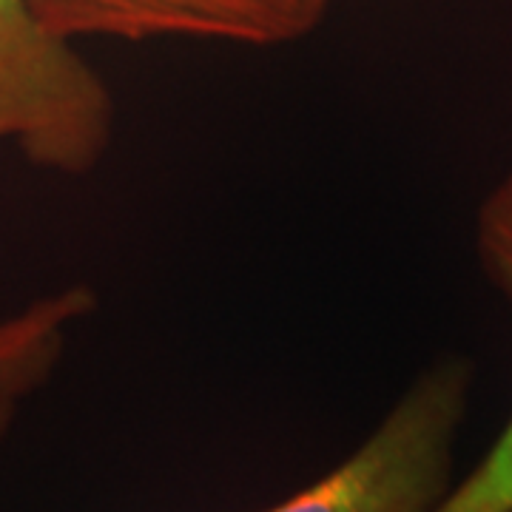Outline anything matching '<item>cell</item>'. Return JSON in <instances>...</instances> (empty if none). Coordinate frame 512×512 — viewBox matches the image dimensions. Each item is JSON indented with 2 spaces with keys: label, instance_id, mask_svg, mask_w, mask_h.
Instances as JSON below:
<instances>
[{
  "label": "cell",
  "instance_id": "1",
  "mask_svg": "<svg viewBox=\"0 0 512 512\" xmlns=\"http://www.w3.org/2000/svg\"><path fill=\"white\" fill-rule=\"evenodd\" d=\"M114 137L109 86L74 46L43 29L29 0H0V146L80 177Z\"/></svg>",
  "mask_w": 512,
  "mask_h": 512
},
{
  "label": "cell",
  "instance_id": "2",
  "mask_svg": "<svg viewBox=\"0 0 512 512\" xmlns=\"http://www.w3.org/2000/svg\"><path fill=\"white\" fill-rule=\"evenodd\" d=\"M470 382L464 359L430 367L353 456L265 512H430L450 490Z\"/></svg>",
  "mask_w": 512,
  "mask_h": 512
},
{
  "label": "cell",
  "instance_id": "3",
  "mask_svg": "<svg viewBox=\"0 0 512 512\" xmlns=\"http://www.w3.org/2000/svg\"><path fill=\"white\" fill-rule=\"evenodd\" d=\"M330 0H29L46 32L63 40H220L285 46L322 23Z\"/></svg>",
  "mask_w": 512,
  "mask_h": 512
},
{
  "label": "cell",
  "instance_id": "4",
  "mask_svg": "<svg viewBox=\"0 0 512 512\" xmlns=\"http://www.w3.org/2000/svg\"><path fill=\"white\" fill-rule=\"evenodd\" d=\"M97 305L86 285L43 296L0 322V439L9 433L20 404L49 382L66 350L69 330Z\"/></svg>",
  "mask_w": 512,
  "mask_h": 512
},
{
  "label": "cell",
  "instance_id": "5",
  "mask_svg": "<svg viewBox=\"0 0 512 512\" xmlns=\"http://www.w3.org/2000/svg\"><path fill=\"white\" fill-rule=\"evenodd\" d=\"M476 242L484 274L512 302V174L481 202ZM430 512H512V419L476 470Z\"/></svg>",
  "mask_w": 512,
  "mask_h": 512
}]
</instances>
